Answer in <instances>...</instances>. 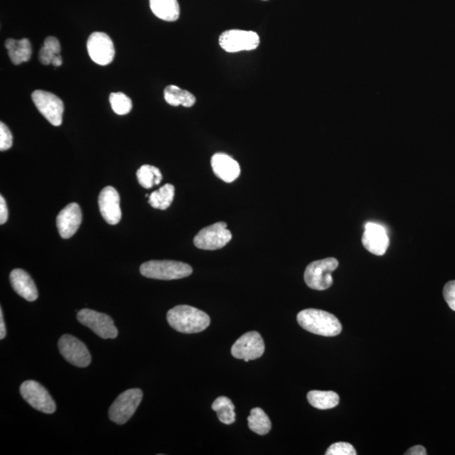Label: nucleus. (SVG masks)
<instances>
[{"label":"nucleus","mask_w":455,"mask_h":455,"mask_svg":"<svg viewBox=\"0 0 455 455\" xmlns=\"http://www.w3.org/2000/svg\"><path fill=\"white\" fill-rule=\"evenodd\" d=\"M167 321L177 332L192 334L206 330L210 325V317L194 307L178 305L168 311Z\"/></svg>","instance_id":"f257e3e1"},{"label":"nucleus","mask_w":455,"mask_h":455,"mask_svg":"<svg viewBox=\"0 0 455 455\" xmlns=\"http://www.w3.org/2000/svg\"><path fill=\"white\" fill-rule=\"evenodd\" d=\"M297 321L303 329L322 336H338L343 330L338 318L321 310H303L298 314Z\"/></svg>","instance_id":"f03ea898"},{"label":"nucleus","mask_w":455,"mask_h":455,"mask_svg":"<svg viewBox=\"0 0 455 455\" xmlns=\"http://www.w3.org/2000/svg\"><path fill=\"white\" fill-rule=\"evenodd\" d=\"M146 278L159 280H176L187 278L192 273L191 265L176 261H150L140 267Z\"/></svg>","instance_id":"7ed1b4c3"},{"label":"nucleus","mask_w":455,"mask_h":455,"mask_svg":"<svg viewBox=\"0 0 455 455\" xmlns=\"http://www.w3.org/2000/svg\"><path fill=\"white\" fill-rule=\"evenodd\" d=\"M338 261L333 257L311 263L305 272L307 286L314 290H327L333 283L332 272L338 267Z\"/></svg>","instance_id":"20e7f679"},{"label":"nucleus","mask_w":455,"mask_h":455,"mask_svg":"<svg viewBox=\"0 0 455 455\" xmlns=\"http://www.w3.org/2000/svg\"><path fill=\"white\" fill-rule=\"evenodd\" d=\"M143 392L139 389H130L119 394L109 409V418L112 422L123 425L134 416L141 403Z\"/></svg>","instance_id":"39448f33"},{"label":"nucleus","mask_w":455,"mask_h":455,"mask_svg":"<svg viewBox=\"0 0 455 455\" xmlns=\"http://www.w3.org/2000/svg\"><path fill=\"white\" fill-rule=\"evenodd\" d=\"M219 45L227 52L255 50L260 45V37L252 30H228L219 37Z\"/></svg>","instance_id":"423d86ee"},{"label":"nucleus","mask_w":455,"mask_h":455,"mask_svg":"<svg viewBox=\"0 0 455 455\" xmlns=\"http://www.w3.org/2000/svg\"><path fill=\"white\" fill-rule=\"evenodd\" d=\"M77 320L102 339H115L119 335L114 321L108 314L89 309L79 310Z\"/></svg>","instance_id":"0eeeda50"},{"label":"nucleus","mask_w":455,"mask_h":455,"mask_svg":"<svg viewBox=\"0 0 455 455\" xmlns=\"http://www.w3.org/2000/svg\"><path fill=\"white\" fill-rule=\"evenodd\" d=\"M32 99L38 111L49 123L55 127L62 124L64 104L60 98L48 91L37 90L32 93Z\"/></svg>","instance_id":"6e6552de"},{"label":"nucleus","mask_w":455,"mask_h":455,"mask_svg":"<svg viewBox=\"0 0 455 455\" xmlns=\"http://www.w3.org/2000/svg\"><path fill=\"white\" fill-rule=\"evenodd\" d=\"M232 239V234L227 229V223L219 222L205 227L194 238L197 248L214 250L225 247Z\"/></svg>","instance_id":"1a4fd4ad"},{"label":"nucleus","mask_w":455,"mask_h":455,"mask_svg":"<svg viewBox=\"0 0 455 455\" xmlns=\"http://www.w3.org/2000/svg\"><path fill=\"white\" fill-rule=\"evenodd\" d=\"M20 392L23 399L37 411L46 414H52L55 412V401L39 383L34 381H25L21 385Z\"/></svg>","instance_id":"9d476101"},{"label":"nucleus","mask_w":455,"mask_h":455,"mask_svg":"<svg viewBox=\"0 0 455 455\" xmlns=\"http://www.w3.org/2000/svg\"><path fill=\"white\" fill-rule=\"evenodd\" d=\"M265 352L263 337L256 332L244 334L233 345L231 354L234 358L243 359L245 362L261 358Z\"/></svg>","instance_id":"9b49d317"},{"label":"nucleus","mask_w":455,"mask_h":455,"mask_svg":"<svg viewBox=\"0 0 455 455\" xmlns=\"http://www.w3.org/2000/svg\"><path fill=\"white\" fill-rule=\"evenodd\" d=\"M60 354L67 361L79 367H88L91 355L88 348L81 340L71 335H63L59 341Z\"/></svg>","instance_id":"f8f14e48"},{"label":"nucleus","mask_w":455,"mask_h":455,"mask_svg":"<svg viewBox=\"0 0 455 455\" xmlns=\"http://www.w3.org/2000/svg\"><path fill=\"white\" fill-rule=\"evenodd\" d=\"M87 51L93 62L101 66L108 65L115 57L113 41L111 37L104 32L91 34L87 41Z\"/></svg>","instance_id":"ddd939ff"},{"label":"nucleus","mask_w":455,"mask_h":455,"mask_svg":"<svg viewBox=\"0 0 455 455\" xmlns=\"http://www.w3.org/2000/svg\"><path fill=\"white\" fill-rule=\"evenodd\" d=\"M362 243L370 253L383 256L389 247L390 239L384 227L376 223L369 222L364 226Z\"/></svg>","instance_id":"4468645a"},{"label":"nucleus","mask_w":455,"mask_h":455,"mask_svg":"<svg viewBox=\"0 0 455 455\" xmlns=\"http://www.w3.org/2000/svg\"><path fill=\"white\" fill-rule=\"evenodd\" d=\"M98 203L105 221L112 225L120 222L121 219L120 196L115 188L106 187L102 190L99 196Z\"/></svg>","instance_id":"2eb2a0df"},{"label":"nucleus","mask_w":455,"mask_h":455,"mask_svg":"<svg viewBox=\"0 0 455 455\" xmlns=\"http://www.w3.org/2000/svg\"><path fill=\"white\" fill-rule=\"evenodd\" d=\"M82 222V212L77 203L68 204L59 212L57 217V227H58L60 236L68 239L77 232Z\"/></svg>","instance_id":"dca6fc26"},{"label":"nucleus","mask_w":455,"mask_h":455,"mask_svg":"<svg viewBox=\"0 0 455 455\" xmlns=\"http://www.w3.org/2000/svg\"><path fill=\"white\" fill-rule=\"evenodd\" d=\"M211 165L216 176L228 183L236 180L241 174L239 163L226 154H215L212 157Z\"/></svg>","instance_id":"f3484780"},{"label":"nucleus","mask_w":455,"mask_h":455,"mask_svg":"<svg viewBox=\"0 0 455 455\" xmlns=\"http://www.w3.org/2000/svg\"><path fill=\"white\" fill-rule=\"evenodd\" d=\"M10 281L15 293L29 302L37 301L38 292L35 283L30 276L22 269H14L10 272Z\"/></svg>","instance_id":"a211bd4d"},{"label":"nucleus","mask_w":455,"mask_h":455,"mask_svg":"<svg viewBox=\"0 0 455 455\" xmlns=\"http://www.w3.org/2000/svg\"><path fill=\"white\" fill-rule=\"evenodd\" d=\"M6 48L11 62L15 65H20L22 63L28 62L32 57V44L28 38H23L21 40L9 38L6 41Z\"/></svg>","instance_id":"6ab92c4d"},{"label":"nucleus","mask_w":455,"mask_h":455,"mask_svg":"<svg viewBox=\"0 0 455 455\" xmlns=\"http://www.w3.org/2000/svg\"><path fill=\"white\" fill-rule=\"evenodd\" d=\"M152 12L159 19L173 22L179 19L180 6L177 0H150Z\"/></svg>","instance_id":"aec40b11"},{"label":"nucleus","mask_w":455,"mask_h":455,"mask_svg":"<svg viewBox=\"0 0 455 455\" xmlns=\"http://www.w3.org/2000/svg\"><path fill=\"white\" fill-rule=\"evenodd\" d=\"M165 100L170 105L184 108H192L196 103L194 94L188 90L180 88L176 85H170L166 87L164 91Z\"/></svg>","instance_id":"412c9836"},{"label":"nucleus","mask_w":455,"mask_h":455,"mask_svg":"<svg viewBox=\"0 0 455 455\" xmlns=\"http://www.w3.org/2000/svg\"><path fill=\"white\" fill-rule=\"evenodd\" d=\"M309 403L314 408L318 410H328L336 407L339 404L338 394L334 392H321V390H311L307 394Z\"/></svg>","instance_id":"4be33fe9"},{"label":"nucleus","mask_w":455,"mask_h":455,"mask_svg":"<svg viewBox=\"0 0 455 455\" xmlns=\"http://www.w3.org/2000/svg\"><path fill=\"white\" fill-rule=\"evenodd\" d=\"M248 426L250 430L259 435H265L270 432L272 423L270 419L263 409L256 407L250 411L248 417Z\"/></svg>","instance_id":"5701e85b"},{"label":"nucleus","mask_w":455,"mask_h":455,"mask_svg":"<svg viewBox=\"0 0 455 455\" xmlns=\"http://www.w3.org/2000/svg\"><path fill=\"white\" fill-rule=\"evenodd\" d=\"M174 196V185L165 184L162 188L152 192L149 197V203L152 208L165 210L172 203Z\"/></svg>","instance_id":"b1692460"},{"label":"nucleus","mask_w":455,"mask_h":455,"mask_svg":"<svg viewBox=\"0 0 455 455\" xmlns=\"http://www.w3.org/2000/svg\"><path fill=\"white\" fill-rule=\"evenodd\" d=\"M212 409L217 413L218 418L222 423L230 425L235 422L234 405L229 398H217L212 403Z\"/></svg>","instance_id":"393cba45"},{"label":"nucleus","mask_w":455,"mask_h":455,"mask_svg":"<svg viewBox=\"0 0 455 455\" xmlns=\"http://www.w3.org/2000/svg\"><path fill=\"white\" fill-rule=\"evenodd\" d=\"M136 178L143 188L150 189L161 183L162 174L157 167L144 165L136 172Z\"/></svg>","instance_id":"a878e982"},{"label":"nucleus","mask_w":455,"mask_h":455,"mask_svg":"<svg viewBox=\"0 0 455 455\" xmlns=\"http://www.w3.org/2000/svg\"><path fill=\"white\" fill-rule=\"evenodd\" d=\"M61 46L59 41L54 37L46 38L43 47L40 49L39 60L44 65H49L56 56L60 54Z\"/></svg>","instance_id":"bb28decb"},{"label":"nucleus","mask_w":455,"mask_h":455,"mask_svg":"<svg viewBox=\"0 0 455 455\" xmlns=\"http://www.w3.org/2000/svg\"><path fill=\"white\" fill-rule=\"evenodd\" d=\"M109 101L113 112L117 115H127L132 111V100L123 92L112 93L110 94Z\"/></svg>","instance_id":"cd10ccee"},{"label":"nucleus","mask_w":455,"mask_h":455,"mask_svg":"<svg viewBox=\"0 0 455 455\" xmlns=\"http://www.w3.org/2000/svg\"><path fill=\"white\" fill-rule=\"evenodd\" d=\"M326 455H356V450L350 443L339 442L333 443L325 452Z\"/></svg>","instance_id":"c85d7f7f"},{"label":"nucleus","mask_w":455,"mask_h":455,"mask_svg":"<svg viewBox=\"0 0 455 455\" xmlns=\"http://www.w3.org/2000/svg\"><path fill=\"white\" fill-rule=\"evenodd\" d=\"M13 136L12 134L6 125L0 123V150L6 151L12 147Z\"/></svg>","instance_id":"c756f323"},{"label":"nucleus","mask_w":455,"mask_h":455,"mask_svg":"<svg viewBox=\"0 0 455 455\" xmlns=\"http://www.w3.org/2000/svg\"><path fill=\"white\" fill-rule=\"evenodd\" d=\"M443 297L445 301L449 305V308L455 311V281H450V282L445 284L443 287Z\"/></svg>","instance_id":"7c9ffc66"},{"label":"nucleus","mask_w":455,"mask_h":455,"mask_svg":"<svg viewBox=\"0 0 455 455\" xmlns=\"http://www.w3.org/2000/svg\"><path fill=\"white\" fill-rule=\"evenodd\" d=\"M8 217H9V212H8V207L5 199L3 196H0V223L3 225L6 223Z\"/></svg>","instance_id":"2f4dec72"},{"label":"nucleus","mask_w":455,"mask_h":455,"mask_svg":"<svg viewBox=\"0 0 455 455\" xmlns=\"http://www.w3.org/2000/svg\"><path fill=\"white\" fill-rule=\"evenodd\" d=\"M407 455H426V449L422 445H416L407 451Z\"/></svg>","instance_id":"473e14b6"},{"label":"nucleus","mask_w":455,"mask_h":455,"mask_svg":"<svg viewBox=\"0 0 455 455\" xmlns=\"http://www.w3.org/2000/svg\"><path fill=\"white\" fill-rule=\"evenodd\" d=\"M6 336V328L3 321V310L0 309V339L3 340Z\"/></svg>","instance_id":"72a5a7b5"},{"label":"nucleus","mask_w":455,"mask_h":455,"mask_svg":"<svg viewBox=\"0 0 455 455\" xmlns=\"http://www.w3.org/2000/svg\"><path fill=\"white\" fill-rule=\"evenodd\" d=\"M63 63V59L61 55L56 56L54 59H53L52 64L54 67H60L62 65Z\"/></svg>","instance_id":"f704fd0d"},{"label":"nucleus","mask_w":455,"mask_h":455,"mask_svg":"<svg viewBox=\"0 0 455 455\" xmlns=\"http://www.w3.org/2000/svg\"><path fill=\"white\" fill-rule=\"evenodd\" d=\"M263 1H268V0H263Z\"/></svg>","instance_id":"c9c22d12"}]
</instances>
